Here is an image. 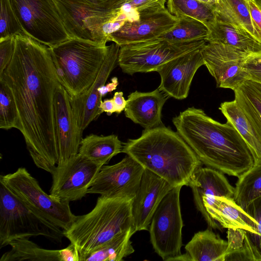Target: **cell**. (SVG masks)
<instances>
[{
	"mask_svg": "<svg viewBox=\"0 0 261 261\" xmlns=\"http://www.w3.org/2000/svg\"><path fill=\"white\" fill-rule=\"evenodd\" d=\"M261 197V159L238 177L234 187L233 199L245 209L255 199Z\"/></svg>",
	"mask_w": 261,
	"mask_h": 261,
	"instance_id": "1f68e13d",
	"label": "cell"
},
{
	"mask_svg": "<svg viewBox=\"0 0 261 261\" xmlns=\"http://www.w3.org/2000/svg\"><path fill=\"white\" fill-rule=\"evenodd\" d=\"M8 245L11 249L3 254L0 261H61V249L42 248L28 238L16 239Z\"/></svg>",
	"mask_w": 261,
	"mask_h": 261,
	"instance_id": "83f0119b",
	"label": "cell"
},
{
	"mask_svg": "<svg viewBox=\"0 0 261 261\" xmlns=\"http://www.w3.org/2000/svg\"><path fill=\"white\" fill-rule=\"evenodd\" d=\"M0 182L36 214L63 230L70 228L77 218L69 203L59 202L47 194L24 167L1 175Z\"/></svg>",
	"mask_w": 261,
	"mask_h": 261,
	"instance_id": "ba28073f",
	"label": "cell"
},
{
	"mask_svg": "<svg viewBox=\"0 0 261 261\" xmlns=\"http://www.w3.org/2000/svg\"><path fill=\"white\" fill-rule=\"evenodd\" d=\"M227 241L211 229L195 233L185 247L192 261H225Z\"/></svg>",
	"mask_w": 261,
	"mask_h": 261,
	"instance_id": "cb8c5ba5",
	"label": "cell"
},
{
	"mask_svg": "<svg viewBox=\"0 0 261 261\" xmlns=\"http://www.w3.org/2000/svg\"><path fill=\"white\" fill-rule=\"evenodd\" d=\"M201 53L204 65L215 79L218 88L234 91L250 80L244 64L252 53L215 42H207Z\"/></svg>",
	"mask_w": 261,
	"mask_h": 261,
	"instance_id": "4fadbf2b",
	"label": "cell"
},
{
	"mask_svg": "<svg viewBox=\"0 0 261 261\" xmlns=\"http://www.w3.org/2000/svg\"><path fill=\"white\" fill-rule=\"evenodd\" d=\"M121 152L173 188L189 186L192 175L202 165L178 133L163 124L145 129L139 138L128 140Z\"/></svg>",
	"mask_w": 261,
	"mask_h": 261,
	"instance_id": "3957f363",
	"label": "cell"
},
{
	"mask_svg": "<svg viewBox=\"0 0 261 261\" xmlns=\"http://www.w3.org/2000/svg\"><path fill=\"white\" fill-rule=\"evenodd\" d=\"M54 105L59 149L57 165H60L78 154L83 132L76 121L69 95L60 84L56 91Z\"/></svg>",
	"mask_w": 261,
	"mask_h": 261,
	"instance_id": "d6986e66",
	"label": "cell"
},
{
	"mask_svg": "<svg viewBox=\"0 0 261 261\" xmlns=\"http://www.w3.org/2000/svg\"><path fill=\"white\" fill-rule=\"evenodd\" d=\"M42 236L61 242V228L25 206L0 182V248L16 239Z\"/></svg>",
	"mask_w": 261,
	"mask_h": 261,
	"instance_id": "52a82bcc",
	"label": "cell"
},
{
	"mask_svg": "<svg viewBox=\"0 0 261 261\" xmlns=\"http://www.w3.org/2000/svg\"><path fill=\"white\" fill-rule=\"evenodd\" d=\"M123 95L122 92H116L113 98L115 107V113L117 114L121 113L124 110L126 107V100L125 99Z\"/></svg>",
	"mask_w": 261,
	"mask_h": 261,
	"instance_id": "7bdbcfd3",
	"label": "cell"
},
{
	"mask_svg": "<svg viewBox=\"0 0 261 261\" xmlns=\"http://www.w3.org/2000/svg\"><path fill=\"white\" fill-rule=\"evenodd\" d=\"M261 10V0H251Z\"/></svg>",
	"mask_w": 261,
	"mask_h": 261,
	"instance_id": "c3c4849f",
	"label": "cell"
},
{
	"mask_svg": "<svg viewBox=\"0 0 261 261\" xmlns=\"http://www.w3.org/2000/svg\"><path fill=\"white\" fill-rule=\"evenodd\" d=\"M250 80L261 84V51L251 54L244 64Z\"/></svg>",
	"mask_w": 261,
	"mask_h": 261,
	"instance_id": "ab89813d",
	"label": "cell"
},
{
	"mask_svg": "<svg viewBox=\"0 0 261 261\" xmlns=\"http://www.w3.org/2000/svg\"><path fill=\"white\" fill-rule=\"evenodd\" d=\"M189 186L192 189L197 209L201 213L208 226L222 231V227L207 214L205 207L216 196L233 198L232 187L224 173L210 167L198 168L192 175Z\"/></svg>",
	"mask_w": 261,
	"mask_h": 261,
	"instance_id": "e0dca14e",
	"label": "cell"
},
{
	"mask_svg": "<svg viewBox=\"0 0 261 261\" xmlns=\"http://www.w3.org/2000/svg\"><path fill=\"white\" fill-rule=\"evenodd\" d=\"M192 261L191 257L186 252L170 258L168 261Z\"/></svg>",
	"mask_w": 261,
	"mask_h": 261,
	"instance_id": "bcb514c9",
	"label": "cell"
},
{
	"mask_svg": "<svg viewBox=\"0 0 261 261\" xmlns=\"http://www.w3.org/2000/svg\"><path fill=\"white\" fill-rule=\"evenodd\" d=\"M122 148V142L115 135L90 134L82 138L79 153L103 166L113 156L121 152Z\"/></svg>",
	"mask_w": 261,
	"mask_h": 261,
	"instance_id": "d4e9b609",
	"label": "cell"
},
{
	"mask_svg": "<svg viewBox=\"0 0 261 261\" xmlns=\"http://www.w3.org/2000/svg\"><path fill=\"white\" fill-rule=\"evenodd\" d=\"M173 187L164 179L145 169L132 202V214L136 231L148 230L159 205Z\"/></svg>",
	"mask_w": 261,
	"mask_h": 261,
	"instance_id": "ffe728a7",
	"label": "cell"
},
{
	"mask_svg": "<svg viewBox=\"0 0 261 261\" xmlns=\"http://www.w3.org/2000/svg\"><path fill=\"white\" fill-rule=\"evenodd\" d=\"M246 237V231L243 229H227V241L228 245L226 256L243 248L245 244Z\"/></svg>",
	"mask_w": 261,
	"mask_h": 261,
	"instance_id": "f35d334b",
	"label": "cell"
},
{
	"mask_svg": "<svg viewBox=\"0 0 261 261\" xmlns=\"http://www.w3.org/2000/svg\"><path fill=\"white\" fill-rule=\"evenodd\" d=\"M201 50L175 58L159 67L156 70L161 77L159 89L168 97L179 100L187 98L196 72L204 65Z\"/></svg>",
	"mask_w": 261,
	"mask_h": 261,
	"instance_id": "ac0fdd59",
	"label": "cell"
},
{
	"mask_svg": "<svg viewBox=\"0 0 261 261\" xmlns=\"http://www.w3.org/2000/svg\"><path fill=\"white\" fill-rule=\"evenodd\" d=\"M200 1L205 2L206 3H207L208 4H210L211 5H213L215 7L216 6V0H200Z\"/></svg>",
	"mask_w": 261,
	"mask_h": 261,
	"instance_id": "7dc6e473",
	"label": "cell"
},
{
	"mask_svg": "<svg viewBox=\"0 0 261 261\" xmlns=\"http://www.w3.org/2000/svg\"><path fill=\"white\" fill-rule=\"evenodd\" d=\"M181 188H173L163 199L153 215L148 230L155 252L164 261L181 254L183 221L179 198Z\"/></svg>",
	"mask_w": 261,
	"mask_h": 261,
	"instance_id": "8fae6325",
	"label": "cell"
},
{
	"mask_svg": "<svg viewBox=\"0 0 261 261\" xmlns=\"http://www.w3.org/2000/svg\"><path fill=\"white\" fill-rule=\"evenodd\" d=\"M118 84L117 77H114L111 79V82L110 83H109L106 85H105L100 87L99 90L102 97L108 93L115 90L118 85Z\"/></svg>",
	"mask_w": 261,
	"mask_h": 261,
	"instance_id": "f6af8a7d",
	"label": "cell"
},
{
	"mask_svg": "<svg viewBox=\"0 0 261 261\" xmlns=\"http://www.w3.org/2000/svg\"><path fill=\"white\" fill-rule=\"evenodd\" d=\"M135 227L121 232L92 252L80 256V261H121L134 252L130 238Z\"/></svg>",
	"mask_w": 261,
	"mask_h": 261,
	"instance_id": "4316f807",
	"label": "cell"
},
{
	"mask_svg": "<svg viewBox=\"0 0 261 261\" xmlns=\"http://www.w3.org/2000/svg\"><path fill=\"white\" fill-rule=\"evenodd\" d=\"M177 18L167 8L145 11L138 14V18L127 21L109 35L108 41L120 46L155 39L173 28Z\"/></svg>",
	"mask_w": 261,
	"mask_h": 261,
	"instance_id": "9a60e30c",
	"label": "cell"
},
{
	"mask_svg": "<svg viewBox=\"0 0 261 261\" xmlns=\"http://www.w3.org/2000/svg\"><path fill=\"white\" fill-rule=\"evenodd\" d=\"M23 33L49 47L70 38L53 0H10Z\"/></svg>",
	"mask_w": 261,
	"mask_h": 261,
	"instance_id": "30bf717a",
	"label": "cell"
},
{
	"mask_svg": "<svg viewBox=\"0 0 261 261\" xmlns=\"http://www.w3.org/2000/svg\"><path fill=\"white\" fill-rule=\"evenodd\" d=\"M216 1L217 20L229 22L246 31L256 39L247 2L245 0Z\"/></svg>",
	"mask_w": 261,
	"mask_h": 261,
	"instance_id": "4dcf8cb0",
	"label": "cell"
},
{
	"mask_svg": "<svg viewBox=\"0 0 261 261\" xmlns=\"http://www.w3.org/2000/svg\"><path fill=\"white\" fill-rule=\"evenodd\" d=\"M120 47L115 43L109 45L106 59L93 85L81 94L75 97L69 96L76 121L83 132L102 113L99 108L102 96L99 89L105 85L110 74L118 65Z\"/></svg>",
	"mask_w": 261,
	"mask_h": 261,
	"instance_id": "2e32d148",
	"label": "cell"
},
{
	"mask_svg": "<svg viewBox=\"0 0 261 261\" xmlns=\"http://www.w3.org/2000/svg\"><path fill=\"white\" fill-rule=\"evenodd\" d=\"M167 99L159 88L147 92L136 91L128 96L125 115L145 129L158 127L163 124L162 111Z\"/></svg>",
	"mask_w": 261,
	"mask_h": 261,
	"instance_id": "44dd1931",
	"label": "cell"
},
{
	"mask_svg": "<svg viewBox=\"0 0 261 261\" xmlns=\"http://www.w3.org/2000/svg\"><path fill=\"white\" fill-rule=\"evenodd\" d=\"M233 91L234 100L246 115L261 145V84L249 80Z\"/></svg>",
	"mask_w": 261,
	"mask_h": 261,
	"instance_id": "484cf974",
	"label": "cell"
},
{
	"mask_svg": "<svg viewBox=\"0 0 261 261\" xmlns=\"http://www.w3.org/2000/svg\"><path fill=\"white\" fill-rule=\"evenodd\" d=\"M207 42L205 40L173 42L158 38L122 45L119 51L118 65L129 75L156 71L175 58L201 50Z\"/></svg>",
	"mask_w": 261,
	"mask_h": 261,
	"instance_id": "9c48e42d",
	"label": "cell"
},
{
	"mask_svg": "<svg viewBox=\"0 0 261 261\" xmlns=\"http://www.w3.org/2000/svg\"><path fill=\"white\" fill-rule=\"evenodd\" d=\"M167 0H126L116 19L122 22L133 21L138 18L142 12L166 8Z\"/></svg>",
	"mask_w": 261,
	"mask_h": 261,
	"instance_id": "e575fe53",
	"label": "cell"
},
{
	"mask_svg": "<svg viewBox=\"0 0 261 261\" xmlns=\"http://www.w3.org/2000/svg\"><path fill=\"white\" fill-rule=\"evenodd\" d=\"M207 42L231 46L249 53L261 51V43L246 31L225 21L216 20L208 27Z\"/></svg>",
	"mask_w": 261,
	"mask_h": 261,
	"instance_id": "603a6c76",
	"label": "cell"
},
{
	"mask_svg": "<svg viewBox=\"0 0 261 261\" xmlns=\"http://www.w3.org/2000/svg\"><path fill=\"white\" fill-rule=\"evenodd\" d=\"M100 109L101 113L106 112L108 115H111L113 113L116 112L114 100L112 99H105L101 101L100 106Z\"/></svg>",
	"mask_w": 261,
	"mask_h": 261,
	"instance_id": "ee69618b",
	"label": "cell"
},
{
	"mask_svg": "<svg viewBox=\"0 0 261 261\" xmlns=\"http://www.w3.org/2000/svg\"><path fill=\"white\" fill-rule=\"evenodd\" d=\"M1 78L13 93L19 130L32 159L51 173L59 159L54 103L60 83L49 47L24 34L15 35L13 56Z\"/></svg>",
	"mask_w": 261,
	"mask_h": 261,
	"instance_id": "6da1fadb",
	"label": "cell"
},
{
	"mask_svg": "<svg viewBox=\"0 0 261 261\" xmlns=\"http://www.w3.org/2000/svg\"><path fill=\"white\" fill-rule=\"evenodd\" d=\"M70 38L106 46L108 25L126 0H53Z\"/></svg>",
	"mask_w": 261,
	"mask_h": 261,
	"instance_id": "8992f818",
	"label": "cell"
},
{
	"mask_svg": "<svg viewBox=\"0 0 261 261\" xmlns=\"http://www.w3.org/2000/svg\"><path fill=\"white\" fill-rule=\"evenodd\" d=\"M205 210L222 228L242 229L251 234L256 233V220L237 204L232 197L216 196Z\"/></svg>",
	"mask_w": 261,
	"mask_h": 261,
	"instance_id": "7402d4cb",
	"label": "cell"
},
{
	"mask_svg": "<svg viewBox=\"0 0 261 261\" xmlns=\"http://www.w3.org/2000/svg\"><path fill=\"white\" fill-rule=\"evenodd\" d=\"M133 200L100 195L91 212L77 216L70 228L63 230L64 237L75 245L80 256L95 250L117 234L135 227Z\"/></svg>",
	"mask_w": 261,
	"mask_h": 261,
	"instance_id": "277c9868",
	"label": "cell"
},
{
	"mask_svg": "<svg viewBox=\"0 0 261 261\" xmlns=\"http://www.w3.org/2000/svg\"><path fill=\"white\" fill-rule=\"evenodd\" d=\"M172 122L206 167L238 178L254 165L253 152L228 121L221 123L192 107L174 117Z\"/></svg>",
	"mask_w": 261,
	"mask_h": 261,
	"instance_id": "7a4b0ae2",
	"label": "cell"
},
{
	"mask_svg": "<svg viewBox=\"0 0 261 261\" xmlns=\"http://www.w3.org/2000/svg\"><path fill=\"white\" fill-rule=\"evenodd\" d=\"M79 251L73 243L61 249V261H80Z\"/></svg>",
	"mask_w": 261,
	"mask_h": 261,
	"instance_id": "b9f144b4",
	"label": "cell"
},
{
	"mask_svg": "<svg viewBox=\"0 0 261 261\" xmlns=\"http://www.w3.org/2000/svg\"><path fill=\"white\" fill-rule=\"evenodd\" d=\"M0 128L20 129L19 114L13 93L2 78L0 79Z\"/></svg>",
	"mask_w": 261,
	"mask_h": 261,
	"instance_id": "836d02e7",
	"label": "cell"
},
{
	"mask_svg": "<svg viewBox=\"0 0 261 261\" xmlns=\"http://www.w3.org/2000/svg\"><path fill=\"white\" fill-rule=\"evenodd\" d=\"M167 7L176 18H193L207 28L217 20L215 7L200 0H167Z\"/></svg>",
	"mask_w": 261,
	"mask_h": 261,
	"instance_id": "f546056e",
	"label": "cell"
},
{
	"mask_svg": "<svg viewBox=\"0 0 261 261\" xmlns=\"http://www.w3.org/2000/svg\"><path fill=\"white\" fill-rule=\"evenodd\" d=\"M145 169L130 156L112 165H103L87 193L109 198H134Z\"/></svg>",
	"mask_w": 261,
	"mask_h": 261,
	"instance_id": "5bb4252c",
	"label": "cell"
},
{
	"mask_svg": "<svg viewBox=\"0 0 261 261\" xmlns=\"http://www.w3.org/2000/svg\"><path fill=\"white\" fill-rule=\"evenodd\" d=\"M248 5L256 38L261 43V10L252 1H249Z\"/></svg>",
	"mask_w": 261,
	"mask_h": 261,
	"instance_id": "60d3db41",
	"label": "cell"
},
{
	"mask_svg": "<svg viewBox=\"0 0 261 261\" xmlns=\"http://www.w3.org/2000/svg\"><path fill=\"white\" fill-rule=\"evenodd\" d=\"M245 1L248 3L249 1H251V0H245Z\"/></svg>",
	"mask_w": 261,
	"mask_h": 261,
	"instance_id": "681fc988",
	"label": "cell"
},
{
	"mask_svg": "<svg viewBox=\"0 0 261 261\" xmlns=\"http://www.w3.org/2000/svg\"><path fill=\"white\" fill-rule=\"evenodd\" d=\"M219 110L247 143L256 159H261V145L257 136L236 101L221 103Z\"/></svg>",
	"mask_w": 261,
	"mask_h": 261,
	"instance_id": "f1b7e54d",
	"label": "cell"
},
{
	"mask_svg": "<svg viewBox=\"0 0 261 261\" xmlns=\"http://www.w3.org/2000/svg\"><path fill=\"white\" fill-rule=\"evenodd\" d=\"M0 13V39L24 34L10 0H1Z\"/></svg>",
	"mask_w": 261,
	"mask_h": 261,
	"instance_id": "d590c367",
	"label": "cell"
},
{
	"mask_svg": "<svg viewBox=\"0 0 261 261\" xmlns=\"http://www.w3.org/2000/svg\"><path fill=\"white\" fill-rule=\"evenodd\" d=\"M102 166L78 153L54 168L49 195L61 202L81 200L87 194Z\"/></svg>",
	"mask_w": 261,
	"mask_h": 261,
	"instance_id": "7c38bea8",
	"label": "cell"
},
{
	"mask_svg": "<svg viewBox=\"0 0 261 261\" xmlns=\"http://www.w3.org/2000/svg\"><path fill=\"white\" fill-rule=\"evenodd\" d=\"M244 210L254 218L258 223L255 234H251L247 231L246 232L261 261V197L250 202Z\"/></svg>",
	"mask_w": 261,
	"mask_h": 261,
	"instance_id": "8d00e7d4",
	"label": "cell"
},
{
	"mask_svg": "<svg viewBox=\"0 0 261 261\" xmlns=\"http://www.w3.org/2000/svg\"><path fill=\"white\" fill-rule=\"evenodd\" d=\"M15 47V36L0 39V75L10 63Z\"/></svg>",
	"mask_w": 261,
	"mask_h": 261,
	"instance_id": "74e56055",
	"label": "cell"
},
{
	"mask_svg": "<svg viewBox=\"0 0 261 261\" xmlns=\"http://www.w3.org/2000/svg\"><path fill=\"white\" fill-rule=\"evenodd\" d=\"M177 18L178 22L175 26L158 38L173 42L206 40L209 34V30L204 23L188 17Z\"/></svg>",
	"mask_w": 261,
	"mask_h": 261,
	"instance_id": "d6a6232c",
	"label": "cell"
},
{
	"mask_svg": "<svg viewBox=\"0 0 261 261\" xmlns=\"http://www.w3.org/2000/svg\"><path fill=\"white\" fill-rule=\"evenodd\" d=\"M108 49L109 46L73 38L49 47L59 82L70 97L81 94L93 85Z\"/></svg>",
	"mask_w": 261,
	"mask_h": 261,
	"instance_id": "5b68a950",
	"label": "cell"
}]
</instances>
